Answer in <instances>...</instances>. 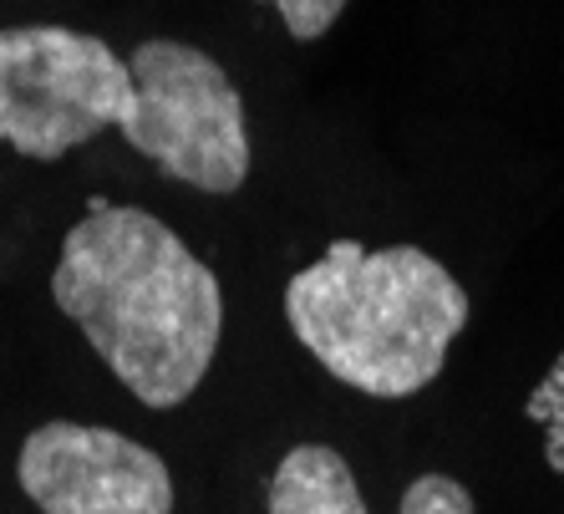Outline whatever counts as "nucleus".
I'll use <instances>...</instances> for the list:
<instances>
[{
  "label": "nucleus",
  "instance_id": "nucleus-1",
  "mask_svg": "<svg viewBox=\"0 0 564 514\" xmlns=\"http://www.w3.org/2000/svg\"><path fill=\"white\" fill-rule=\"evenodd\" d=\"M52 301L153 413L184 408L219 356V276L138 204H87L62 239Z\"/></svg>",
  "mask_w": 564,
  "mask_h": 514
},
{
  "label": "nucleus",
  "instance_id": "nucleus-9",
  "mask_svg": "<svg viewBox=\"0 0 564 514\" xmlns=\"http://www.w3.org/2000/svg\"><path fill=\"white\" fill-rule=\"evenodd\" d=\"M260 6H270V11L285 21V31L295 41L330 36V26H336L341 11H346V0H260Z\"/></svg>",
  "mask_w": 564,
  "mask_h": 514
},
{
  "label": "nucleus",
  "instance_id": "nucleus-8",
  "mask_svg": "<svg viewBox=\"0 0 564 514\" xmlns=\"http://www.w3.org/2000/svg\"><path fill=\"white\" fill-rule=\"evenodd\" d=\"M397 514H473V494L453 474H417L402 489Z\"/></svg>",
  "mask_w": 564,
  "mask_h": 514
},
{
  "label": "nucleus",
  "instance_id": "nucleus-2",
  "mask_svg": "<svg viewBox=\"0 0 564 514\" xmlns=\"http://www.w3.org/2000/svg\"><path fill=\"white\" fill-rule=\"evenodd\" d=\"M468 290L417 245L367 250L330 239L285 280V321L295 342L367 397H412L443 377L468 326Z\"/></svg>",
  "mask_w": 564,
  "mask_h": 514
},
{
  "label": "nucleus",
  "instance_id": "nucleus-7",
  "mask_svg": "<svg viewBox=\"0 0 564 514\" xmlns=\"http://www.w3.org/2000/svg\"><path fill=\"white\" fill-rule=\"evenodd\" d=\"M524 413H529V422L544 428V459H550V469L564 474V352L554 356V367L524 397Z\"/></svg>",
  "mask_w": 564,
  "mask_h": 514
},
{
  "label": "nucleus",
  "instance_id": "nucleus-3",
  "mask_svg": "<svg viewBox=\"0 0 564 514\" xmlns=\"http://www.w3.org/2000/svg\"><path fill=\"white\" fill-rule=\"evenodd\" d=\"M128 72L132 103L118 122L128 148L198 194H239L250 179V118L219 56L153 36L132 46Z\"/></svg>",
  "mask_w": 564,
  "mask_h": 514
},
{
  "label": "nucleus",
  "instance_id": "nucleus-5",
  "mask_svg": "<svg viewBox=\"0 0 564 514\" xmlns=\"http://www.w3.org/2000/svg\"><path fill=\"white\" fill-rule=\"evenodd\" d=\"M41 514H173V474L153 449L97 422H41L15 459Z\"/></svg>",
  "mask_w": 564,
  "mask_h": 514
},
{
  "label": "nucleus",
  "instance_id": "nucleus-6",
  "mask_svg": "<svg viewBox=\"0 0 564 514\" xmlns=\"http://www.w3.org/2000/svg\"><path fill=\"white\" fill-rule=\"evenodd\" d=\"M264 514H367V500L330 443H295L270 474Z\"/></svg>",
  "mask_w": 564,
  "mask_h": 514
},
{
  "label": "nucleus",
  "instance_id": "nucleus-4",
  "mask_svg": "<svg viewBox=\"0 0 564 514\" xmlns=\"http://www.w3.org/2000/svg\"><path fill=\"white\" fill-rule=\"evenodd\" d=\"M132 103L128 56L77 26H0V143L56 163L118 128Z\"/></svg>",
  "mask_w": 564,
  "mask_h": 514
}]
</instances>
